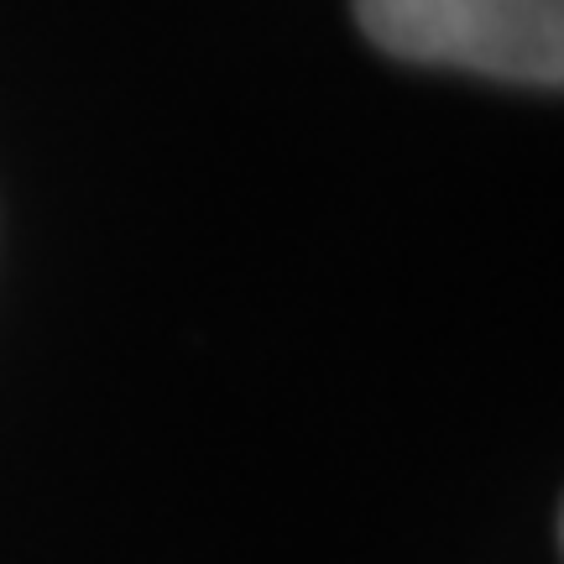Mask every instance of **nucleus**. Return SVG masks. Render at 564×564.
<instances>
[{"instance_id": "nucleus-1", "label": "nucleus", "mask_w": 564, "mask_h": 564, "mask_svg": "<svg viewBox=\"0 0 564 564\" xmlns=\"http://www.w3.org/2000/svg\"><path fill=\"white\" fill-rule=\"evenodd\" d=\"M356 21L403 63L533 89L564 79V0H356Z\"/></svg>"}]
</instances>
